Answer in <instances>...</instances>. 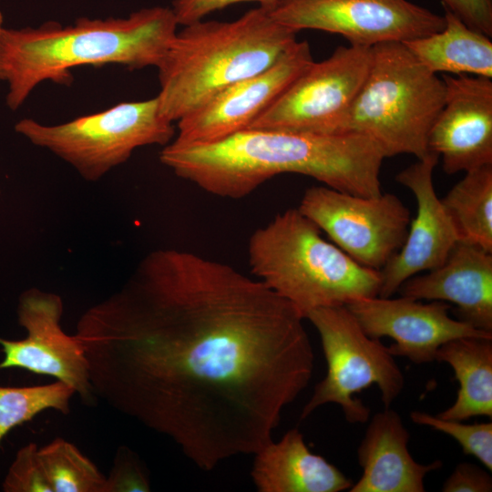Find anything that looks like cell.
Here are the masks:
<instances>
[{"instance_id":"cell-1","label":"cell","mask_w":492,"mask_h":492,"mask_svg":"<svg viewBox=\"0 0 492 492\" xmlns=\"http://www.w3.org/2000/svg\"><path fill=\"white\" fill-rule=\"evenodd\" d=\"M303 320L231 265L159 249L83 313L75 335L96 398L210 471L272 441L307 387L314 354Z\"/></svg>"},{"instance_id":"cell-2","label":"cell","mask_w":492,"mask_h":492,"mask_svg":"<svg viewBox=\"0 0 492 492\" xmlns=\"http://www.w3.org/2000/svg\"><path fill=\"white\" fill-rule=\"evenodd\" d=\"M385 156L370 138L354 132L314 134L246 128L218 142L164 146L160 162L208 193L241 199L283 173L305 175L341 192L382 193Z\"/></svg>"},{"instance_id":"cell-3","label":"cell","mask_w":492,"mask_h":492,"mask_svg":"<svg viewBox=\"0 0 492 492\" xmlns=\"http://www.w3.org/2000/svg\"><path fill=\"white\" fill-rule=\"evenodd\" d=\"M179 26L171 8L153 6L127 17H81L73 25L5 28L2 80L7 106L15 110L42 82L69 84L79 66L118 64L128 69L158 67Z\"/></svg>"},{"instance_id":"cell-4","label":"cell","mask_w":492,"mask_h":492,"mask_svg":"<svg viewBox=\"0 0 492 492\" xmlns=\"http://www.w3.org/2000/svg\"><path fill=\"white\" fill-rule=\"evenodd\" d=\"M296 34L261 6L233 21L184 26L157 67L160 115L178 121L228 87L269 68L297 41Z\"/></svg>"},{"instance_id":"cell-5","label":"cell","mask_w":492,"mask_h":492,"mask_svg":"<svg viewBox=\"0 0 492 492\" xmlns=\"http://www.w3.org/2000/svg\"><path fill=\"white\" fill-rule=\"evenodd\" d=\"M251 273L305 319L318 308L378 296L381 272L364 267L322 236L297 209H288L250 237Z\"/></svg>"},{"instance_id":"cell-6","label":"cell","mask_w":492,"mask_h":492,"mask_svg":"<svg viewBox=\"0 0 492 492\" xmlns=\"http://www.w3.org/2000/svg\"><path fill=\"white\" fill-rule=\"evenodd\" d=\"M445 101L442 77L424 67L403 42L372 46L366 78L339 121L337 133L354 132L374 140L385 158L420 159Z\"/></svg>"},{"instance_id":"cell-7","label":"cell","mask_w":492,"mask_h":492,"mask_svg":"<svg viewBox=\"0 0 492 492\" xmlns=\"http://www.w3.org/2000/svg\"><path fill=\"white\" fill-rule=\"evenodd\" d=\"M172 123L160 115L155 97L122 102L58 125L24 118L15 128L70 164L86 180L96 181L126 162L135 149L171 142L176 135Z\"/></svg>"},{"instance_id":"cell-8","label":"cell","mask_w":492,"mask_h":492,"mask_svg":"<svg viewBox=\"0 0 492 492\" xmlns=\"http://www.w3.org/2000/svg\"><path fill=\"white\" fill-rule=\"evenodd\" d=\"M305 319L319 333L327 371L303 406L301 420L332 403L341 407L349 423H366L371 409L354 395L373 384L389 408L401 394L405 377L388 347L366 334L346 306L318 308Z\"/></svg>"},{"instance_id":"cell-9","label":"cell","mask_w":492,"mask_h":492,"mask_svg":"<svg viewBox=\"0 0 492 492\" xmlns=\"http://www.w3.org/2000/svg\"><path fill=\"white\" fill-rule=\"evenodd\" d=\"M372 47L340 46L313 61L248 128L336 134L368 74Z\"/></svg>"},{"instance_id":"cell-10","label":"cell","mask_w":492,"mask_h":492,"mask_svg":"<svg viewBox=\"0 0 492 492\" xmlns=\"http://www.w3.org/2000/svg\"><path fill=\"white\" fill-rule=\"evenodd\" d=\"M298 210L353 260L376 271L400 250L411 221L393 193L364 197L324 185L308 188Z\"/></svg>"},{"instance_id":"cell-11","label":"cell","mask_w":492,"mask_h":492,"mask_svg":"<svg viewBox=\"0 0 492 492\" xmlns=\"http://www.w3.org/2000/svg\"><path fill=\"white\" fill-rule=\"evenodd\" d=\"M269 13L296 33L324 31L368 47L419 38L445 26L444 15L409 0H278Z\"/></svg>"},{"instance_id":"cell-12","label":"cell","mask_w":492,"mask_h":492,"mask_svg":"<svg viewBox=\"0 0 492 492\" xmlns=\"http://www.w3.org/2000/svg\"><path fill=\"white\" fill-rule=\"evenodd\" d=\"M62 298L36 288L25 291L18 301L17 320L26 331L22 340L0 337L4 359L0 370L22 368L54 377L71 386L81 400L91 405L96 400L84 348L74 335L63 330Z\"/></svg>"},{"instance_id":"cell-13","label":"cell","mask_w":492,"mask_h":492,"mask_svg":"<svg viewBox=\"0 0 492 492\" xmlns=\"http://www.w3.org/2000/svg\"><path fill=\"white\" fill-rule=\"evenodd\" d=\"M313 61L308 42L297 40L272 67L234 83L179 119L169 144H210L248 128Z\"/></svg>"},{"instance_id":"cell-14","label":"cell","mask_w":492,"mask_h":492,"mask_svg":"<svg viewBox=\"0 0 492 492\" xmlns=\"http://www.w3.org/2000/svg\"><path fill=\"white\" fill-rule=\"evenodd\" d=\"M370 337H390L388 347L394 356H402L421 364L436 360L438 348L459 337L492 338V333L477 330L449 315L451 305L446 302L420 300L403 296L368 297L345 305Z\"/></svg>"},{"instance_id":"cell-15","label":"cell","mask_w":492,"mask_h":492,"mask_svg":"<svg viewBox=\"0 0 492 492\" xmlns=\"http://www.w3.org/2000/svg\"><path fill=\"white\" fill-rule=\"evenodd\" d=\"M445 101L427 149L453 175L492 165V78L443 74Z\"/></svg>"},{"instance_id":"cell-16","label":"cell","mask_w":492,"mask_h":492,"mask_svg":"<svg viewBox=\"0 0 492 492\" xmlns=\"http://www.w3.org/2000/svg\"><path fill=\"white\" fill-rule=\"evenodd\" d=\"M439 159L432 152L395 176L413 193L416 215L400 250L380 271L378 296L391 297L409 278L440 266L459 241L456 227L436 193L433 172Z\"/></svg>"},{"instance_id":"cell-17","label":"cell","mask_w":492,"mask_h":492,"mask_svg":"<svg viewBox=\"0 0 492 492\" xmlns=\"http://www.w3.org/2000/svg\"><path fill=\"white\" fill-rule=\"evenodd\" d=\"M397 292L450 302L456 319L492 333V252L478 246L459 241L440 266L409 278Z\"/></svg>"},{"instance_id":"cell-18","label":"cell","mask_w":492,"mask_h":492,"mask_svg":"<svg viewBox=\"0 0 492 492\" xmlns=\"http://www.w3.org/2000/svg\"><path fill=\"white\" fill-rule=\"evenodd\" d=\"M410 435L398 413L389 408L373 415L357 448L361 477L350 492H424L425 478L440 460L417 463L408 450Z\"/></svg>"},{"instance_id":"cell-19","label":"cell","mask_w":492,"mask_h":492,"mask_svg":"<svg viewBox=\"0 0 492 492\" xmlns=\"http://www.w3.org/2000/svg\"><path fill=\"white\" fill-rule=\"evenodd\" d=\"M253 455L251 477L259 492H341L354 484L334 465L313 454L297 428Z\"/></svg>"},{"instance_id":"cell-20","label":"cell","mask_w":492,"mask_h":492,"mask_svg":"<svg viewBox=\"0 0 492 492\" xmlns=\"http://www.w3.org/2000/svg\"><path fill=\"white\" fill-rule=\"evenodd\" d=\"M445 26L436 33L403 42L435 74L492 78L491 37L468 26L445 9Z\"/></svg>"},{"instance_id":"cell-21","label":"cell","mask_w":492,"mask_h":492,"mask_svg":"<svg viewBox=\"0 0 492 492\" xmlns=\"http://www.w3.org/2000/svg\"><path fill=\"white\" fill-rule=\"evenodd\" d=\"M436 361L446 363L459 384L455 403L437 415L464 421L492 417V338L459 337L442 344Z\"/></svg>"},{"instance_id":"cell-22","label":"cell","mask_w":492,"mask_h":492,"mask_svg":"<svg viewBox=\"0 0 492 492\" xmlns=\"http://www.w3.org/2000/svg\"><path fill=\"white\" fill-rule=\"evenodd\" d=\"M441 200L459 241L492 252V165L466 171Z\"/></svg>"},{"instance_id":"cell-23","label":"cell","mask_w":492,"mask_h":492,"mask_svg":"<svg viewBox=\"0 0 492 492\" xmlns=\"http://www.w3.org/2000/svg\"><path fill=\"white\" fill-rule=\"evenodd\" d=\"M38 456L53 492H104L106 477L74 444L55 438Z\"/></svg>"},{"instance_id":"cell-24","label":"cell","mask_w":492,"mask_h":492,"mask_svg":"<svg viewBox=\"0 0 492 492\" xmlns=\"http://www.w3.org/2000/svg\"><path fill=\"white\" fill-rule=\"evenodd\" d=\"M75 394L71 386L60 381L33 386H0V443L14 427L45 410L67 415Z\"/></svg>"},{"instance_id":"cell-25","label":"cell","mask_w":492,"mask_h":492,"mask_svg":"<svg viewBox=\"0 0 492 492\" xmlns=\"http://www.w3.org/2000/svg\"><path fill=\"white\" fill-rule=\"evenodd\" d=\"M410 417L415 424L432 427L452 436L461 446L464 454L475 456L487 470H492L491 422L464 424L421 411H413Z\"/></svg>"},{"instance_id":"cell-26","label":"cell","mask_w":492,"mask_h":492,"mask_svg":"<svg viewBox=\"0 0 492 492\" xmlns=\"http://www.w3.org/2000/svg\"><path fill=\"white\" fill-rule=\"evenodd\" d=\"M2 487L5 492H53L36 443H29L16 452Z\"/></svg>"},{"instance_id":"cell-27","label":"cell","mask_w":492,"mask_h":492,"mask_svg":"<svg viewBox=\"0 0 492 492\" xmlns=\"http://www.w3.org/2000/svg\"><path fill=\"white\" fill-rule=\"evenodd\" d=\"M149 474L138 455L126 446H120L112 467L106 477L104 492H149Z\"/></svg>"},{"instance_id":"cell-28","label":"cell","mask_w":492,"mask_h":492,"mask_svg":"<svg viewBox=\"0 0 492 492\" xmlns=\"http://www.w3.org/2000/svg\"><path fill=\"white\" fill-rule=\"evenodd\" d=\"M278 0H174L172 11L179 25L187 26L202 20L210 14L229 5L243 2H256L259 6L270 11Z\"/></svg>"},{"instance_id":"cell-29","label":"cell","mask_w":492,"mask_h":492,"mask_svg":"<svg viewBox=\"0 0 492 492\" xmlns=\"http://www.w3.org/2000/svg\"><path fill=\"white\" fill-rule=\"evenodd\" d=\"M444 9L468 26L492 37V0H440Z\"/></svg>"},{"instance_id":"cell-30","label":"cell","mask_w":492,"mask_h":492,"mask_svg":"<svg viewBox=\"0 0 492 492\" xmlns=\"http://www.w3.org/2000/svg\"><path fill=\"white\" fill-rule=\"evenodd\" d=\"M444 492H490L492 478L487 471L470 463L458 464L442 487Z\"/></svg>"},{"instance_id":"cell-31","label":"cell","mask_w":492,"mask_h":492,"mask_svg":"<svg viewBox=\"0 0 492 492\" xmlns=\"http://www.w3.org/2000/svg\"><path fill=\"white\" fill-rule=\"evenodd\" d=\"M4 18L0 12V80H2V50H3V35L5 31Z\"/></svg>"}]
</instances>
